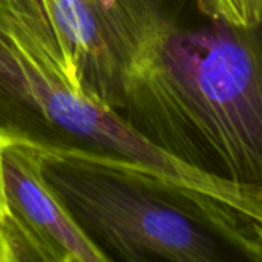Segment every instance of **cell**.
I'll return each mask as SVG.
<instances>
[{"label": "cell", "instance_id": "1", "mask_svg": "<svg viewBox=\"0 0 262 262\" xmlns=\"http://www.w3.org/2000/svg\"><path fill=\"white\" fill-rule=\"evenodd\" d=\"M109 106L198 172L262 200V0H95Z\"/></svg>", "mask_w": 262, "mask_h": 262}, {"label": "cell", "instance_id": "5", "mask_svg": "<svg viewBox=\"0 0 262 262\" xmlns=\"http://www.w3.org/2000/svg\"><path fill=\"white\" fill-rule=\"evenodd\" d=\"M8 143H9V140L0 134V223L9 213L8 201H6V195H5V186H3V149Z\"/></svg>", "mask_w": 262, "mask_h": 262}, {"label": "cell", "instance_id": "4", "mask_svg": "<svg viewBox=\"0 0 262 262\" xmlns=\"http://www.w3.org/2000/svg\"><path fill=\"white\" fill-rule=\"evenodd\" d=\"M3 186L9 213L0 227L14 261L109 262L48 184L34 147L5 146Z\"/></svg>", "mask_w": 262, "mask_h": 262}, {"label": "cell", "instance_id": "2", "mask_svg": "<svg viewBox=\"0 0 262 262\" xmlns=\"http://www.w3.org/2000/svg\"><path fill=\"white\" fill-rule=\"evenodd\" d=\"M0 134L206 193L262 226V201L175 158L91 95L41 0H0Z\"/></svg>", "mask_w": 262, "mask_h": 262}, {"label": "cell", "instance_id": "7", "mask_svg": "<svg viewBox=\"0 0 262 262\" xmlns=\"http://www.w3.org/2000/svg\"><path fill=\"white\" fill-rule=\"evenodd\" d=\"M259 235H261V241H262V227H261V230H259Z\"/></svg>", "mask_w": 262, "mask_h": 262}, {"label": "cell", "instance_id": "3", "mask_svg": "<svg viewBox=\"0 0 262 262\" xmlns=\"http://www.w3.org/2000/svg\"><path fill=\"white\" fill-rule=\"evenodd\" d=\"M34 149L51 189L109 261L262 262V226L206 193L88 154Z\"/></svg>", "mask_w": 262, "mask_h": 262}, {"label": "cell", "instance_id": "6", "mask_svg": "<svg viewBox=\"0 0 262 262\" xmlns=\"http://www.w3.org/2000/svg\"><path fill=\"white\" fill-rule=\"evenodd\" d=\"M0 262H14L11 246L6 239V235L2 227H0Z\"/></svg>", "mask_w": 262, "mask_h": 262}]
</instances>
